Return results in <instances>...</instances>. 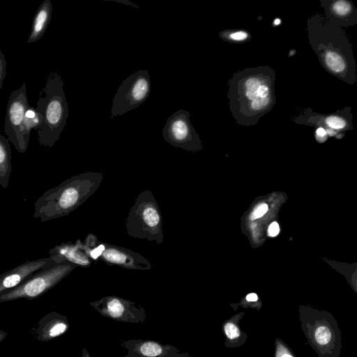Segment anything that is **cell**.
<instances>
[{"label": "cell", "instance_id": "cell-1", "mask_svg": "<svg viewBox=\"0 0 357 357\" xmlns=\"http://www.w3.org/2000/svg\"><path fill=\"white\" fill-rule=\"evenodd\" d=\"M275 72L268 66L248 67L234 73L228 81L229 110L236 123L256 125L275 105Z\"/></svg>", "mask_w": 357, "mask_h": 357}, {"label": "cell", "instance_id": "cell-2", "mask_svg": "<svg viewBox=\"0 0 357 357\" xmlns=\"http://www.w3.org/2000/svg\"><path fill=\"white\" fill-rule=\"evenodd\" d=\"M309 43L321 66L333 76L349 84L357 81L352 44L344 30L328 22L319 13L307 20Z\"/></svg>", "mask_w": 357, "mask_h": 357}, {"label": "cell", "instance_id": "cell-3", "mask_svg": "<svg viewBox=\"0 0 357 357\" xmlns=\"http://www.w3.org/2000/svg\"><path fill=\"white\" fill-rule=\"evenodd\" d=\"M40 97L36 110L43 116V122L36 130L38 140L42 146L52 147L66 124L68 116V102L63 91V82L56 73H51Z\"/></svg>", "mask_w": 357, "mask_h": 357}, {"label": "cell", "instance_id": "cell-4", "mask_svg": "<svg viewBox=\"0 0 357 357\" xmlns=\"http://www.w3.org/2000/svg\"><path fill=\"white\" fill-rule=\"evenodd\" d=\"M71 269L70 265L61 262L46 266L31 275L15 288L0 294V303L37 298L54 287Z\"/></svg>", "mask_w": 357, "mask_h": 357}, {"label": "cell", "instance_id": "cell-5", "mask_svg": "<svg viewBox=\"0 0 357 357\" xmlns=\"http://www.w3.org/2000/svg\"><path fill=\"white\" fill-rule=\"evenodd\" d=\"M151 79L147 70L128 76L117 89L111 109V119L137 108L149 96Z\"/></svg>", "mask_w": 357, "mask_h": 357}, {"label": "cell", "instance_id": "cell-6", "mask_svg": "<svg viewBox=\"0 0 357 357\" xmlns=\"http://www.w3.org/2000/svg\"><path fill=\"white\" fill-rule=\"evenodd\" d=\"M29 106L26 83L13 91L7 103L4 130L8 139L20 153L26 152L28 144L23 137V121L26 109Z\"/></svg>", "mask_w": 357, "mask_h": 357}, {"label": "cell", "instance_id": "cell-7", "mask_svg": "<svg viewBox=\"0 0 357 357\" xmlns=\"http://www.w3.org/2000/svg\"><path fill=\"white\" fill-rule=\"evenodd\" d=\"M351 106L328 114H320L310 107L303 110L293 118L295 123L322 128L330 135H335L353 129V114Z\"/></svg>", "mask_w": 357, "mask_h": 357}, {"label": "cell", "instance_id": "cell-8", "mask_svg": "<svg viewBox=\"0 0 357 357\" xmlns=\"http://www.w3.org/2000/svg\"><path fill=\"white\" fill-rule=\"evenodd\" d=\"M102 316L129 324H142L146 318V312L141 305L121 298L112 296L90 303Z\"/></svg>", "mask_w": 357, "mask_h": 357}, {"label": "cell", "instance_id": "cell-9", "mask_svg": "<svg viewBox=\"0 0 357 357\" xmlns=\"http://www.w3.org/2000/svg\"><path fill=\"white\" fill-rule=\"evenodd\" d=\"M190 117V113L184 109L173 113L162 129L164 139L174 146L189 149H197L201 142Z\"/></svg>", "mask_w": 357, "mask_h": 357}, {"label": "cell", "instance_id": "cell-10", "mask_svg": "<svg viewBox=\"0 0 357 357\" xmlns=\"http://www.w3.org/2000/svg\"><path fill=\"white\" fill-rule=\"evenodd\" d=\"M120 345L126 351L124 357H192L173 345L151 340H121Z\"/></svg>", "mask_w": 357, "mask_h": 357}, {"label": "cell", "instance_id": "cell-11", "mask_svg": "<svg viewBox=\"0 0 357 357\" xmlns=\"http://www.w3.org/2000/svg\"><path fill=\"white\" fill-rule=\"evenodd\" d=\"M56 263L52 257L26 261L0 274V294L20 284L38 271Z\"/></svg>", "mask_w": 357, "mask_h": 357}, {"label": "cell", "instance_id": "cell-12", "mask_svg": "<svg viewBox=\"0 0 357 357\" xmlns=\"http://www.w3.org/2000/svg\"><path fill=\"white\" fill-rule=\"evenodd\" d=\"M324 17L331 24L348 28L357 24V10L349 0H320Z\"/></svg>", "mask_w": 357, "mask_h": 357}, {"label": "cell", "instance_id": "cell-13", "mask_svg": "<svg viewBox=\"0 0 357 357\" xmlns=\"http://www.w3.org/2000/svg\"><path fill=\"white\" fill-rule=\"evenodd\" d=\"M67 317L56 312L44 315L31 328L34 337L40 342H48L64 334L69 328Z\"/></svg>", "mask_w": 357, "mask_h": 357}, {"label": "cell", "instance_id": "cell-14", "mask_svg": "<svg viewBox=\"0 0 357 357\" xmlns=\"http://www.w3.org/2000/svg\"><path fill=\"white\" fill-rule=\"evenodd\" d=\"M52 2L50 0H44L33 17L27 43H35L43 37L52 19Z\"/></svg>", "mask_w": 357, "mask_h": 357}, {"label": "cell", "instance_id": "cell-15", "mask_svg": "<svg viewBox=\"0 0 357 357\" xmlns=\"http://www.w3.org/2000/svg\"><path fill=\"white\" fill-rule=\"evenodd\" d=\"M8 138L0 134V185L8 187L12 172L11 149Z\"/></svg>", "mask_w": 357, "mask_h": 357}, {"label": "cell", "instance_id": "cell-16", "mask_svg": "<svg viewBox=\"0 0 357 357\" xmlns=\"http://www.w3.org/2000/svg\"><path fill=\"white\" fill-rule=\"evenodd\" d=\"M43 122V116L36 108L30 105L26 109L23 121V137L29 145L31 131L33 128L37 130Z\"/></svg>", "mask_w": 357, "mask_h": 357}, {"label": "cell", "instance_id": "cell-17", "mask_svg": "<svg viewBox=\"0 0 357 357\" xmlns=\"http://www.w3.org/2000/svg\"><path fill=\"white\" fill-rule=\"evenodd\" d=\"M219 37L224 41L231 43H243L252 38L251 34L245 30L227 29L219 33Z\"/></svg>", "mask_w": 357, "mask_h": 357}, {"label": "cell", "instance_id": "cell-18", "mask_svg": "<svg viewBox=\"0 0 357 357\" xmlns=\"http://www.w3.org/2000/svg\"><path fill=\"white\" fill-rule=\"evenodd\" d=\"M314 337L318 344L320 345H326L331 340V333L328 328L321 326L317 328Z\"/></svg>", "mask_w": 357, "mask_h": 357}, {"label": "cell", "instance_id": "cell-19", "mask_svg": "<svg viewBox=\"0 0 357 357\" xmlns=\"http://www.w3.org/2000/svg\"><path fill=\"white\" fill-rule=\"evenodd\" d=\"M144 218L147 225L151 227L155 226L159 222V215L153 208H147L144 211Z\"/></svg>", "mask_w": 357, "mask_h": 357}, {"label": "cell", "instance_id": "cell-20", "mask_svg": "<svg viewBox=\"0 0 357 357\" xmlns=\"http://www.w3.org/2000/svg\"><path fill=\"white\" fill-rule=\"evenodd\" d=\"M104 257L109 261L117 264H122L126 259V257L123 254L113 249L105 251L104 252Z\"/></svg>", "mask_w": 357, "mask_h": 357}, {"label": "cell", "instance_id": "cell-21", "mask_svg": "<svg viewBox=\"0 0 357 357\" xmlns=\"http://www.w3.org/2000/svg\"><path fill=\"white\" fill-rule=\"evenodd\" d=\"M224 330L227 337L233 340L240 335L238 328L233 323H227L224 326Z\"/></svg>", "mask_w": 357, "mask_h": 357}, {"label": "cell", "instance_id": "cell-22", "mask_svg": "<svg viewBox=\"0 0 357 357\" xmlns=\"http://www.w3.org/2000/svg\"><path fill=\"white\" fill-rule=\"evenodd\" d=\"M6 60L0 50V89H2L3 82L6 75Z\"/></svg>", "mask_w": 357, "mask_h": 357}, {"label": "cell", "instance_id": "cell-23", "mask_svg": "<svg viewBox=\"0 0 357 357\" xmlns=\"http://www.w3.org/2000/svg\"><path fill=\"white\" fill-rule=\"evenodd\" d=\"M268 211V206L266 204H261L252 212L251 215L252 220H255L263 216Z\"/></svg>", "mask_w": 357, "mask_h": 357}, {"label": "cell", "instance_id": "cell-24", "mask_svg": "<svg viewBox=\"0 0 357 357\" xmlns=\"http://www.w3.org/2000/svg\"><path fill=\"white\" fill-rule=\"evenodd\" d=\"M280 232V227L278 224L276 222H272L268 229V234L270 236L274 237L277 236Z\"/></svg>", "mask_w": 357, "mask_h": 357}, {"label": "cell", "instance_id": "cell-25", "mask_svg": "<svg viewBox=\"0 0 357 357\" xmlns=\"http://www.w3.org/2000/svg\"><path fill=\"white\" fill-rule=\"evenodd\" d=\"M105 250V247L103 245H100L98 248H95L91 252V255L93 259L98 258Z\"/></svg>", "mask_w": 357, "mask_h": 357}, {"label": "cell", "instance_id": "cell-26", "mask_svg": "<svg viewBox=\"0 0 357 357\" xmlns=\"http://www.w3.org/2000/svg\"><path fill=\"white\" fill-rule=\"evenodd\" d=\"M277 357H293L285 349H280L277 352Z\"/></svg>", "mask_w": 357, "mask_h": 357}, {"label": "cell", "instance_id": "cell-27", "mask_svg": "<svg viewBox=\"0 0 357 357\" xmlns=\"http://www.w3.org/2000/svg\"><path fill=\"white\" fill-rule=\"evenodd\" d=\"M258 299V296L256 294H254V293H251V294H249L247 296H246V300L248 301H250V302H255V301H257Z\"/></svg>", "mask_w": 357, "mask_h": 357}, {"label": "cell", "instance_id": "cell-28", "mask_svg": "<svg viewBox=\"0 0 357 357\" xmlns=\"http://www.w3.org/2000/svg\"><path fill=\"white\" fill-rule=\"evenodd\" d=\"M7 335L8 333L6 331L0 329V342H1L6 338Z\"/></svg>", "mask_w": 357, "mask_h": 357}, {"label": "cell", "instance_id": "cell-29", "mask_svg": "<svg viewBox=\"0 0 357 357\" xmlns=\"http://www.w3.org/2000/svg\"><path fill=\"white\" fill-rule=\"evenodd\" d=\"M82 357H91L89 351L85 348L82 349Z\"/></svg>", "mask_w": 357, "mask_h": 357}]
</instances>
